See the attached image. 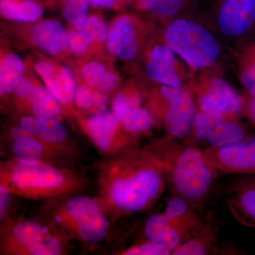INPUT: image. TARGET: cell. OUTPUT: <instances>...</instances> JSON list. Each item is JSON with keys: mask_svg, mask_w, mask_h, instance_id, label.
<instances>
[{"mask_svg": "<svg viewBox=\"0 0 255 255\" xmlns=\"http://www.w3.org/2000/svg\"><path fill=\"white\" fill-rule=\"evenodd\" d=\"M155 157L172 194L204 207L219 178L204 150L187 139L168 135L156 145Z\"/></svg>", "mask_w": 255, "mask_h": 255, "instance_id": "cell-1", "label": "cell"}, {"mask_svg": "<svg viewBox=\"0 0 255 255\" xmlns=\"http://www.w3.org/2000/svg\"><path fill=\"white\" fill-rule=\"evenodd\" d=\"M163 36L164 43L194 71L214 68L222 57L223 40L196 15L168 21Z\"/></svg>", "mask_w": 255, "mask_h": 255, "instance_id": "cell-2", "label": "cell"}, {"mask_svg": "<svg viewBox=\"0 0 255 255\" xmlns=\"http://www.w3.org/2000/svg\"><path fill=\"white\" fill-rule=\"evenodd\" d=\"M206 20L223 41L235 45L255 28V0H208Z\"/></svg>", "mask_w": 255, "mask_h": 255, "instance_id": "cell-3", "label": "cell"}, {"mask_svg": "<svg viewBox=\"0 0 255 255\" xmlns=\"http://www.w3.org/2000/svg\"><path fill=\"white\" fill-rule=\"evenodd\" d=\"M209 70H202L203 76L192 82L189 89L198 108L221 112L237 120L246 110V102L226 79Z\"/></svg>", "mask_w": 255, "mask_h": 255, "instance_id": "cell-4", "label": "cell"}, {"mask_svg": "<svg viewBox=\"0 0 255 255\" xmlns=\"http://www.w3.org/2000/svg\"><path fill=\"white\" fill-rule=\"evenodd\" d=\"M159 108L168 135L180 139L189 136L199 110L189 89L162 85Z\"/></svg>", "mask_w": 255, "mask_h": 255, "instance_id": "cell-5", "label": "cell"}, {"mask_svg": "<svg viewBox=\"0 0 255 255\" xmlns=\"http://www.w3.org/2000/svg\"><path fill=\"white\" fill-rule=\"evenodd\" d=\"M236 119L215 111L198 110L192 131L187 138L204 140L209 146L232 145L251 137Z\"/></svg>", "mask_w": 255, "mask_h": 255, "instance_id": "cell-6", "label": "cell"}, {"mask_svg": "<svg viewBox=\"0 0 255 255\" xmlns=\"http://www.w3.org/2000/svg\"><path fill=\"white\" fill-rule=\"evenodd\" d=\"M204 155L218 177L226 175H255V136L232 145L209 146Z\"/></svg>", "mask_w": 255, "mask_h": 255, "instance_id": "cell-7", "label": "cell"}, {"mask_svg": "<svg viewBox=\"0 0 255 255\" xmlns=\"http://www.w3.org/2000/svg\"><path fill=\"white\" fill-rule=\"evenodd\" d=\"M136 21L129 15L116 18L109 30L107 48L110 53L124 61L135 60L140 50Z\"/></svg>", "mask_w": 255, "mask_h": 255, "instance_id": "cell-8", "label": "cell"}, {"mask_svg": "<svg viewBox=\"0 0 255 255\" xmlns=\"http://www.w3.org/2000/svg\"><path fill=\"white\" fill-rule=\"evenodd\" d=\"M203 208L186 198L173 194L167 202L164 214L185 242L205 223L207 214H202Z\"/></svg>", "mask_w": 255, "mask_h": 255, "instance_id": "cell-9", "label": "cell"}, {"mask_svg": "<svg viewBox=\"0 0 255 255\" xmlns=\"http://www.w3.org/2000/svg\"><path fill=\"white\" fill-rule=\"evenodd\" d=\"M177 56L165 43L154 47L145 65L149 78L164 86L184 87V75L179 70Z\"/></svg>", "mask_w": 255, "mask_h": 255, "instance_id": "cell-10", "label": "cell"}, {"mask_svg": "<svg viewBox=\"0 0 255 255\" xmlns=\"http://www.w3.org/2000/svg\"><path fill=\"white\" fill-rule=\"evenodd\" d=\"M113 109L119 122L130 132H145L153 125L152 114L140 107V98L136 93L119 94L114 101Z\"/></svg>", "mask_w": 255, "mask_h": 255, "instance_id": "cell-11", "label": "cell"}, {"mask_svg": "<svg viewBox=\"0 0 255 255\" xmlns=\"http://www.w3.org/2000/svg\"><path fill=\"white\" fill-rule=\"evenodd\" d=\"M35 70L43 79L48 90L60 103L68 104L75 98L76 81L71 69L55 66L43 60L36 64Z\"/></svg>", "mask_w": 255, "mask_h": 255, "instance_id": "cell-12", "label": "cell"}, {"mask_svg": "<svg viewBox=\"0 0 255 255\" xmlns=\"http://www.w3.org/2000/svg\"><path fill=\"white\" fill-rule=\"evenodd\" d=\"M12 182L20 188L38 187L51 189L59 187L63 177L56 169L42 164L20 163L13 171Z\"/></svg>", "mask_w": 255, "mask_h": 255, "instance_id": "cell-13", "label": "cell"}, {"mask_svg": "<svg viewBox=\"0 0 255 255\" xmlns=\"http://www.w3.org/2000/svg\"><path fill=\"white\" fill-rule=\"evenodd\" d=\"M233 57L240 82L251 97H255V28L233 45Z\"/></svg>", "mask_w": 255, "mask_h": 255, "instance_id": "cell-14", "label": "cell"}, {"mask_svg": "<svg viewBox=\"0 0 255 255\" xmlns=\"http://www.w3.org/2000/svg\"><path fill=\"white\" fill-rule=\"evenodd\" d=\"M225 202L236 221L255 228V188L228 184Z\"/></svg>", "mask_w": 255, "mask_h": 255, "instance_id": "cell-15", "label": "cell"}, {"mask_svg": "<svg viewBox=\"0 0 255 255\" xmlns=\"http://www.w3.org/2000/svg\"><path fill=\"white\" fill-rule=\"evenodd\" d=\"M31 41L48 54L56 55L68 49L69 33L55 20H46L33 26L30 33Z\"/></svg>", "mask_w": 255, "mask_h": 255, "instance_id": "cell-16", "label": "cell"}, {"mask_svg": "<svg viewBox=\"0 0 255 255\" xmlns=\"http://www.w3.org/2000/svg\"><path fill=\"white\" fill-rule=\"evenodd\" d=\"M218 226L214 214H207L206 222L189 240L172 252V255H207L217 254Z\"/></svg>", "mask_w": 255, "mask_h": 255, "instance_id": "cell-17", "label": "cell"}, {"mask_svg": "<svg viewBox=\"0 0 255 255\" xmlns=\"http://www.w3.org/2000/svg\"><path fill=\"white\" fill-rule=\"evenodd\" d=\"M140 167L132 171L130 175L116 180L111 189L112 201L125 212L142 211L152 203L137 189L135 174Z\"/></svg>", "mask_w": 255, "mask_h": 255, "instance_id": "cell-18", "label": "cell"}, {"mask_svg": "<svg viewBox=\"0 0 255 255\" xmlns=\"http://www.w3.org/2000/svg\"><path fill=\"white\" fill-rule=\"evenodd\" d=\"M201 0H137L139 9L163 19L196 16Z\"/></svg>", "mask_w": 255, "mask_h": 255, "instance_id": "cell-19", "label": "cell"}, {"mask_svg": "<svg viewBox=\"0 0 255 255\" xmlns=\"http://www.w3.org/2000/svg\"><path fill=\"white\" fill-rule=\"evenodd\" d=\"M145 236L147 241L164 245L172 252L184 243L182 236L169 222L165 214H154L147 219Z\"/></svg>", "mask_w": 255, "mask_h": 255, "instance_id": "cell-20", "label": "cell"}, {"mask_svg": "<svg viewBox=\"0 0 255 255\" xmlns=\"http://www.w3.org/2000/svg\"><path fill=\"white\" fill-rule=\"evenodd\" d=\"M119 124L114 113L103 112L88 119L87 128L96 145L102 150H107Z\"/></svg>", "mask_w": 255, "mask_h": 255, "instance_id": "cell-21", "label": "cell"}, {"mask_svg": "<svg viewBox=\"0 0 255 255\" xmlns=\"http://www.w3.org/2000/svg\"><path fill=\"white\" fill-rule=\"evenodd\" d=\"M0 11L4 18L24 22L36 21L43 14L41 5L35 0H1Z\"/></svg>", "mask_w": 255, "mask_h": 255, "instance_id": "cell-22", "label": "cell"}, {"mask_svg": "<svg viewBox=\"0 0 255 255\" xmlns=\"http://www.w3.org/2000/svg\"><path fill=\"white\" fill-rule=\"evenodd\" d=\"M28 101L37 118L58 120L61 117L60 106L49 90L35 87Z\"/></svg>", "mask_w": 255, "mask_h": 255, "instance_id": "cell-23", "label": "cell"}, {"mask_svg": "<svg viewBox=\"0 0 255 255\" xmlns=\"http://www.w3.org/2000/svg\"><path fill=\"white\" fill-rule=\"evenodd\" d=\"M23 60L14 53H8L1 59L0 68V92L1 95L14 90L18 79L24 72Z\"/></svg>", "mask_w": 255, "mask_h": 255, "instance_id": "cell-24", "label": "cell"}, {"mask_svg": "<svg viewBox=\"0 0 255 255\" xmlns=\"http://www.w3.org/2000/svg\"><path fill=\"white\" fill-rule=\"evenodd\" d=\"M109 223L102 215L97 214L78 221V231L84 241L97 243L105 239Z\"/></svg>", "mask_w": 255, "mask_h": 255, "instance_id": "cell-25", "label": "cell"}, {"mask_svg": "<svg viewBox=\"0 0 255 255\" xmlns=\"http://www.w3.org/2000/svg\"><path fill=\"white\" fill-rule=\"evenodd\" d=\"M13 152L20 163L34 164L41 159L43 147L39 142L28 137L16 141L13 145Z\"/></svg>", "mask_w": 255, "mask_h": 255, "instance_id": "cell-26", "label": "cell"}, {"mask_svg": "<svg viewBox=\"0 0 255 255\" xmlns=\"http://www.w3.org/2000/svg\"><path fill=\"white\" fill-rule=\"evenodd\" d=\"M100 208L96 201L85 196L74 197L66 204L67 213L78 222L98 214Z\"/></svg>", "mask_w": 255, "mask_h": 255, "instance_id": "cell-27", "label": "cell"}, {"mask_svg": "<svg viewBox=\"0 0 255 255\" xmlns=\"http://www.w3.org/2000/svg\"><path fill=\"white\" fill-rule=\"evenodd\" d=\"M91 0H64L61 12L68 22L82 24L88 18V9Z\"/></svg>", "mask_w": 255, "mask_h": 255, "instance_id": "cell-28", "label": "cell"}, {"mask_svg": "<svg viewBox=\"0 0 255 255\" xmlns=\"http://www.w3.org/2000/svg\"><path fill=\"white\" fill-rule=\"evenodd\" d=\"M38 119V135L42 140L59 142L66 136V130L56 119Z\"/></svg>", "mask_w": 255, "mask_h": 255, "instance_id": "cell-29", "label": "cell"}, {"mask_svg": "<svg viewBox=\"0 0 255 255\" xmlns=\"http://www.w3.org/2000/svg\"><path fill=\"white\" fill-rule=\"evenodd\" d=\"M43 229L38 223L24 221L16 225L13 231V236L18 243L27 247L42 237Z\"/></svg>", "mask_w": 255, "mask_h": 255, "instance_id": "cell-30", "label": "cell"}, {"mask_svg": "<svg viewBox=\"0 0 255 255\" xmlns=\"http://www.w3.org/2000/svg\"><path fill=\"white\" fill-rule=\"evenodd\" d=\"M91 39L92 42H103L108 36V24L100 16L92 15L86 21L79 25Z\"/></svg>", "mask_w": 255, "mask_h": 255, "instance_id": "cell-31", "label": "cell"}, {"mask_svg": "<svg viewBox=\"0 0 255 255\" xmlns=\"http://www.w3.org/2000/svg\"><path fill=\"white\" fill-rule=\"evenodd\" d=\"M107 70L103 64L92 62L85 65L82 70V75L90 86L101 89L107 75Z\"/></svg>", "mask_w": 255, "mask_h": 255, "instance_id": "cell-32", "label": "cell"}, {"mask_svg": "<svg viewBox=\"0 0 255 255\" xmlns=\"http://www.w3.org/2000/svg\"><path fill=\"white\" fill-rule=\"evenodd\" d=\"M32 255H58L60 254L61 247L54 238L42 237L26 247Z\"/></svg>", "mask_w": 255, "mask_h": 255, "instance_id": "cell-33", "label": "cell"}, {"mask_svg": "<svg viewBox=\"0 0 255 255\" xmlns=\"http://www.w3.org/2000/svg\"><path fill=\"white\" fill-rule=\"evenodd\" d=\"M91 43L90 38L82 31L79 25H74L70 28L69 31V43L70 49L75 55L84 54Z\"/></svg>", "mask_w": 255, "mask_h": 255, "instance_id": "cell-34", "label": "cell"}, {"mask_svg": "<svg viewBox=\"0 0 255 255\" xmlns=\"http://www.w3.org/2000/svg\"><path fill=\"white\" fill-rule=\"evenodd\" d=\"M127 255H170L172 251L160 243L149 241L140 246L133 247L128 250Z\"/></svg>", "mask_w": 255, "mask_h": 255, "instance_id": "cell-35", "label": "cell"}, {"mask_svg": "<svg viewBox=\"0 0 255 255\" xmlns=\"http://www.w3.org/2000/svg\"><path fill=\"white\" fill-rule=\"evenodd\" d=\"M75 98L78 107L82 110H87L95 104V92L90 87L81 86L77 89Z\"/></svg>", "mask_w": 255, "mask_h": 255, "instance_id": "cell-36", "label": "cell"}, {"mask_svg": "<svg viewBox=\"0 0 255 255\" xmlns=\"http://www.w3.org/2000/svg\"><path fill=\"white\" fill-rule=\"evenodd\" d=\"M34 88L35 86L32 85L27 78L21 77L16 82L14 90L16 95L20 98L29 100Z\"/></svg>", "mask_w": 255, "mask_h": 255, "instance_id": "cell-37", "label": "cell"}, {"mask_svg": "<svg viewBox=\"0 0 255 255\" xmlns=\"http://www.w3.org/2000/svg\"><path fill=\"white\" fill-rule=\"evenodd\" d=\"M20 127H23L31 134L38 133V119L26 117L20 119Z\"/></svg>", "mask_w": 255, "mask_h": 255, "instance_id": "cell-38", "label": "cell"}, {"mask_svg": "<svg viewBox=\"0 0 255 255\" xmlns=\"http://www.w3.org/2000/svg\"><path fill=\"white\" fill-rule=\"evenodd\" d=\"M229 184L255 188V175L236 176V177L230 182Z\"/></svg>", "mask_w": 255, "mask_h": 255, "instance_id": "cell-39", "label": "cell"}, {"mask_svg": "<svg viewBox=\"0 0 255 255\" xmlns=\"http://www.w3.org/2000/svg\"><path fill=\"white\" fill-rule=\"evenodd\" d=\"M9 202V194L5 188H0V218L2 219L3 216L7 210Z\"/></svg>", "mask_w": 255, "mask_h": 255, "instance_id": "cell-40", "label": "cell"}, {"mask_svg": "<svg viewBox=\"0 0 255 255\" xmlns=\"http://www.w3.org/2000/svg\"><path fill=\"white\" fill-rule=\"evenodd\" d=\"M117 76L116 74L113 73H107V76L103 84H102V87H101L100 90H103V91H111L113 90L117 85Z\"/></svg>", "mask_w": 255, "mask_h": 255, "instance_id": "cell-41", "label": "cell"}, {"mask_svg": "<svg viewBox=\"0 0 255 255\" xmlns=\"http://www.w3.org/2000/svg\"><path fill=\"white\" fill-rule=\"evenodd\" d=\"M11 136L13 140L18 141V140H22V139L32 137L31 133L23 128V127H15L12 129L11 132Z\"/></svg>", "mask_w": 255, "mask_h": 255, "instance_id": "cell-42", "label": "cell"}, {"mask_svg": "<svg viewBox=\"0 0 255 255\" xmlns=\"http://www.w3.org/2000/svg\"><path fill=\"white\" fill-rule=\"evenodd\" d=\"M246 111L251 122L255 124V97H251L246 102Z\"/></svg>", "mask_w": 255, "mask_h": 255, "instance_id": "cell-43", "label": "cell"}, {"mask_svg": "<svg viewBox=\"0 0 255 255\" xmlns=\"http://www.w3.org/2000/svg\"><path fill=\"white\" fill-rule=\"evenodd\" d=\"M117 2V0H91V4L95 6H100V7L109 8L113 7Z\"/></svg>", "mask_w": 255, "mask_h": 255, "instance_id": "cell-44", "label": "cell"}, {"mask_svg": "<svg viewBox=\"0 0 255 255\" xmlns=\"http://www.w3.org/2000/svg\"><path fill=\"white\" fill-rule=\"evenodd\" d=\"M124 1H127V2H132V1H137V0H124Z\"/></svg>", "mask_w": 255, "mask_h": 255, "instance_id": "cell-45", "label": "cell"}]
</instances>
